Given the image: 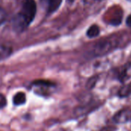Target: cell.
Here are the masks:
<instances>
[{"mask_svg": "<svg viewBox=\"0 0 131 131\" xmlns=\"http://www.w3.org/2000/svg\"><path fill=\"white\" fill-rule=\"evenodd\" d=\"M36 4L34 0H25L21 11L14 20V27L18 31L25 29L34 20L36 15Z\"/></svg>", "mask_w": 131, "mask_h": 131, "instance_id": "1", "label": "cell"}, {"mask_svg": "<svg viewBox=\"0 0 131 131\" xmlns=\"http://www.w3.org/2000/svg\"><path fill=\"white\" fill-rule=\"evenodd\" d=\"M56 84L53 81L38 79L31 82V89L32 91L38 96L41 97H48L50 96L55 90Z\"/></svg>", "mask_w": 131, "mask_h": 131, "instance_id": "2", "label": "cell"}, {"mask_svg": "<svg viewBox=\"0 0 131 131\" xmlns=\"http://www.w3.org/2000/svg\"><path fill=\"white\" fill-rule=\"evenodd\" d=\"M114 42L110 39H105L100 41L93 50L94 56H102L110 52L114 48Z\"/></svg>", "mask_w": 131, "mask_h": 131, "instance_id": "3", "label": "cell"}, {"mask_svg": "<svg viewBox=\"0 0 131 131\" xmlns=\"http://www.w3.org/2000/svg\"><path fill=\"white\" fill-rule=\"evenodd\" d=\"M112 119L115 124H124L131 121V107H127L117 111Z\"/></svg>", "mask_w": 131, "mask_h": 131, "instance_id": "4", "label": "cell"}, {"mask_svg": "<svg viewBox=\"0 0 131 131\" xmlns=\"http://www.w3.org/2000/svg\"><path fill=\"white\" fill-rule=\"evenodd\" d=\"M26 101H27L26 94L22 91H18L15 93L12 97V103L16 107H19L25 104L26 103Z\"/></svg>", "mask_w": 131, "mask_h": 131, "instance_id": "5", "label": "cell"}, {"mask_svg": "<svg viewBox=\"0 0 131 131\" xmlns=\"http://www.w3.org/2000/svg\"><path fill=\"white\" fill-rule=\"evenodd\" d=\"M131 95V83H124L117 91L120 98H127Z\"/></svg>", "mask_w": 131, "mask_h": 131, "instance_id": "6", "label": "cell"}, {"mask_svg": "<svg viewBox=\"0 0 131 131\" xmlns=\"http://www.w3.org/2000/svg\"><path fill=\"white\" fill-rule=\"evenodd\" d=\"M43 2L46 5L47 11L48 12H54L59 8L62 0H43Z\"/></svg>", "mask_w": 131, "mask_h": 131, "instance_id": "7", "label": "cell"}, {"mask_svg": "<svg viewBox=\"0 0 131 131\" xmlns=\"http://www.w3.org/2000/svg\"><path fill=\"white\" fill-rule=\"evenodd\" d=\"M119 80L121 81H125L131 78V64L125 67L119 73Z\"/></svg>", "mask_w": 131, "mask_h": 131, "instance_id": "8", "label": "cell"}, {"mask_svg": "<svg viewBox=\"0 0 131 131\" xmlns=\"http://www.w3.org/2000/svg\"><path fill=\"white\" fill-rule=\"evenodd\" d=\"M99 81V77L97 75H94L91 77L86 82V88L88 90H92L95 88V86L97 85V82Z\"/></svg>", "mask_w": 131, "mask_h": 131, "instance_id": "9", "label": "cell"}, {"mask_svg": "<svg viewBox=\"0 0 131 131\" xmlns=\"http://www.w3.org/2000/svg\"><path fill=\"white\" fill-rule=\"evenodd\" d=\"M100 34V28L97 25H91L88 31H87V36L89 38H94L99 35Z\"/></svg>", "mask_w": 131, "mask_h": 131, "instance_id": "10", "label": "cell"}, {"mask_svg": "<svg viewBox=\"0 0 131 131\" xmlns=\"http://www.w3.org/2000/svg\"><path fill=\"white\" fill-rule=\"evenodd\" d=\"M12 53V49L5 46H0V61L9 56Z\"/></svg>", "mask_w": 131, "mask_h": 131, "instance_id": "11", "label": "cell"}, {"mask_svg": "<svg viewBox=\"0 0 131 131\" xmlns=\"http://www.w3.org/2000/svg\"><path fill=\"white\" fill-rule=\"evenodd\" d=\"M7 105V99L5 96L2 94H0V109H3Z\"/></svg>", "mask_w": 131, "mask_h": 131, "instance_id": "12", "label": "cell"}, {"mask_svg": "<svg viewBox=\"0 0 131 131\" xmlns=\"http://www.w3.org/2000/svg\"><path fill=\"white\" fill-rule=\"evenodd\" d=\"M6 19V13H5V11L0 7V26L5 22Z\"/></svg>", "mask_w": 131, "mask_h": 131, "instance_id": "13", "label": "cell"}, {"mask_svg": "<svg viewBox=\"0 0 131 131\" xmlns=\"http://www.w3.org/2000/svg\"><path fill=\"white\" fill-rule=\"evenodd\" d=\"M117 130V127L114 126H106L101 128L99 131H115Z\"/></svg>", "mask_w": 131, "mask_h": 131, "instance_id": "14", "label": "cell"}, {"mask_svg": "<svg viewBox=\"0 0 131 131\" xmlns=\"http://www.w3.org/2000/svg\"><path fill=\"white\" fill-rule=\"evenodd\" d=\"M126 22H127V25L129 27H131V15H130L127 17Z\"/></svg>", "mask_w": 131, "mask_h": 131, "instance_id": "15", "label": "cell"}, {"mask_svg": "<svg viewBox=\"0 0 131 131\" xmlns=\"http://www.w3.org/2000/svg\"><path fill=\"white\" fill-rule=\"evenodd\" d=\"M68 1H69L70 2H74V0H68Z\"/></svg>", "mask_w": 131, "mask_h": 131, "instance_id": "16", "label": "cell"}]
</instances>
